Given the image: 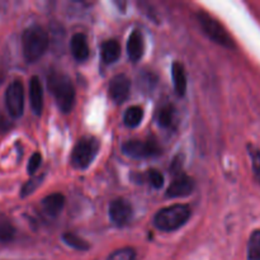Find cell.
<instances>
[{
  "mask_svg": "<svg viewBox=\"0 0 260 260\" xmlns=\"http://www.w3.org/2000/svg\"><path fill=\"white\" fill-rule=\"evenodd\" d=\"M47 86L55 98L58 108L68 113L75 104V86L68 75L53 71L47 76Z\"/></svg>",
  "mask_w": 260,
  "mask_h": 260,
  "instance_id": "6da1fadb",
  "label": "cell"
},
{
  "mask_svg": "<svg viewBox=\"0 0 260 260\" xmlns=\"http://www.w3.org/2000/svg\"><path fill=\"white\" fill-rule=\"evenodd\" d=\"M48 35L41 25H30L23 32V55L27 62L40 60L48 48Z\"/></svg>",
  "mask_w": 260,
  "mask_h": 260,
  "instance_id": "7a4b0ae2",
  "label": "cell"
},
{
  "mask_svg": "<svg viewBox=\"0 0 260 260\" xmlns=\"http://www.w3.org/2000/svg\"><path fill=\"white\" fill-rule=\"evenodd\" d=\"M190 217V208L187 205H173L160 210L155 215L154 223L159 230L169 233L185 225Z\"/></svg>",
  "mask_w": 260,
  "mask_h": 260,
  "instance_id": "3957f363",
  "label": "cell"
},
{
  "mask_svg": "<svg viewBox=\"0 0 260 260\" xmlns=\"http://www.w3.org/2000/svg\"><path fill=\"white\" fill-rule=\"evenodd\" d=\"M197 19L201 27H202L203 32L207 35V37L211 41L222 46V47L235 48V42H234L233 37L229 35L225 27L217 19H215L212 15H210L206 12H200L197 14Z\"/></svg>",
  "mask_w": 260,
  "mask_h": 260,
  "instance_id": "277c9868",
  "label": "cell"
},
{
  "mask_svg": "<svg viewBox=\"0 0 260 260\" xmlns=\"http://www.w3.org/2000/svg\"><path fill=\"white\" fill-rule=\"evenodd\" d=\"M99 151V141L94 137H83L71 152V164L76 169H86Z\"/></svg>",
  "mask_w": 260,
  "mask_h": 260,
  "instance_id": "5b68a950",
  "label": "cell"
},
{
  "mask_svg": "<svg viewBox=\"0 0 260 260\" xmlns=\"http://www.w3.org/2000/svg\"><path fill=\"white\" fill-rule=\"evenodd\" d=\"M122 151L124 155L134 159H147V157L159 156L161 154V147L156 144V141H140V140H131L126 141L122 146Z\"/></svg>",
  "mask_w": 260,
  "mask_h": 260,
  "instance_id": "8992f818",
  "label": "cell"
},
{
  "mask_svg": "<svg viewBox=\"0 0 260 260\" xmlns=\"http://www.w3.org/2000/svg\"><path fill=\"white\" fill-rule=\"evenodd\" d=\"M5 106L12 117L18 118L24 111V86L22 81L15 80L9 84L5 91Z\"/></svg>",
  "mask_w": 260,
  "mask_h": 260,
  "instance_id": "52a82bcc",
  "label": "cell"
},
{
  "mask_svg": "<svg viewBox=\"0 0 260 260\" xmlns=\"http://www.w3.org/2000/svg\"><path fill=\"white\" fill-rule=\"evenodd\" d=\"M132 206L123 198H117L109 206V217L117 226H124L132 218Z\"/></svg>",
  "mask_w": 260,
  "mask_h": 260,
  "instance_id": "ba28073f",
  "label": "cell"
},
{
  "mask_svg": "<svg viewBox=\"0 0 260 260\" xmlns=\"http://www.w3.org/2000/svg\"><path fill=\"white\" fill-rule=\"evenodd\" d=\"M129 89H131V81H129V79L124 74H119V75H116L114 78H112L111 83H109V96H111L113 102L121 104L123 102H126V99L128 98Z\"/></svg>",
  "mask_w": 260,
  "mask_h": 260,
  "instance_id": "9c48e42d",
  "label": "cell"
},
{
  "mask_svg": "<svg viewBox=\"0 0 260 260\" xmlns=\"http://www.w3.org/2000/svg\"><path fill=\"white\" fill-rule=\"evenodd\" d=\"M194 180L190 177L185 174H179L169 188L167 189V197L169 198H179V197H187L190 193L194 190Z\"/></svg>",
  "mask_w": 260,
  "mask_h": 260,
  "instance_id": "30bf717a",
  "label": "cell"
},
{
  "mask_svg": "<svg viewBox=\"0 0 260 260\" xmlns=\"http://www.w3.org/2000/svg\"><path fill=\"white\" fill-rule=\"evenodd\" d=\"M145 42L140 30H134L129 35L128 41H127V53H128L129 60L137 62L140 58L144 56Z\"/></svg>",
  "mask_w": 260,
  "mask_h": 260,
  "instance_id": "8fae6325",
  "label": "cell"
},
{
  "mask_svg": "<svg viewBox=\"0 0 260 260\" xmlns=\"http://www.w3.org/2000/svg\"><path fill=\"white\" fill-rule=\"evenodd\" d=\"M29 101L33 112L41 114L43 108V88L37 76H33L29 81Z\"/></svg>",
  "mask_w": 260,
  "mask_h": 260,
  "instance_id": "7c38bea8",
  "label": "cell"
},
{
  "mask_svg": "<svg viewBox=\"0 0 260 260\" xmlns=\"http://www.w3.org/2000/svg\"><path fill=\"white\" fill-rule=\"evenodd\" d=\"M70 48L75 60L80 61V62H83L89 57L88 41H86V36L84 33H75L71 37Z\"/></svg>",
  "mask_w": 260,
  "mask_h": 260,
  "instance_id": "4fadbf2b",
  "label": "cell"
},
{
  "mask_svg": "<svg viewBox=\"0 0 260 260\" xmlns=\"http://www.w3.org/2000/svg\"><path fill=\"white\" fill-rule=\"evenodd\" d=\"M65 206V197L61 193H53L43 198L42 207L48 216H57Z\"/></svg>",
  "mask_w": 260,
  "mask_h": 260,
  "instance_id": "5bb4252c",
  "label": "cell"
},
{
  "mask_svg": "<svg viewBox=\"0 0 260 260\" xmlns=\"http://www.w3.org/2000/svg\"><path fill=\"white\" fill-rule=\"evenodd\" d=\"M172 78L174 81V88L178 95L183 96L187 91V75L184 66L180 62H174L172 65Z\"/></svg>",
  "mask_w": 260,
  "mask_h": 260,
  "instance_id": "9a60e30c",
  "label": "cell"
},
{
  "mask_svg": "<svg viewBox=\"0 0 260 260\" xmlns=\"http://www.w3.org/2000/svg\"><path fill=\"white\" fill-rule=\"evenodd\" d=\"M102 60L106 63H113L121 56V46L116 40H108L102 45Z\"/></svg>",
  "mask_w": 260,
  "mask_h": 260,
  "instance_id": "2e32d148",
  "label": "cell"
},
{
  "mask_svg": "<svg viewBox=\"0 0 260 260\" xmlns=\"http://www.w3.org/2000/svg\"><path fill=\"white\" fill-rule=\"evenodd\" d=\"M157 122L164 128H170L175 123V108L172 104H168L160 108L157 114Z\"/></svg>",
  "mask_w": 260,
  "mask_h": 260,
  "instance_id": "e0dca14e",
  "label": "cell"
},
{
  "mask_svg": "<svg viewBox=\"0 0 260 260\" xmlns=\"http://www.w3.org/2000/svg\"><path fill=\"white\" fill-rule=\"evenodd\" d=\"M142 118H144V111H142L141 107L134 106V107H129V108L127 109L126 113H124L123 121L127 127L134 128V127H137L140 123H141Z\"/></svg>",
  "mask_w": 260,
  "mask_h": 260,
  "instance_id": "ac0fdd59",
  "label": "cell"
},
{
  "mask_svg": "<svg viewBox=\"0 0 260 260\" xmlns=\"http://www.w3.org/2000/svg\"><path fill=\"white\" fill-rule=\"evenodd\" d=\"M248 260H260V230L253 231L249 238Z\"/></svg>",
  "mask_w": 260,
  "mask_h": 260,
  "instance_id": "d6986e66",
  "label": "cell"
},
{
  "mask_svg": "<svg viewBox=\"0 0 260 260\" xmlns=\"http://www.w3.org/2000/svg\"><path fill=\"white\" fill-rule=\"evenodd\" d=\"M248 151L249 156L251 159V168H253V174L254 179L260 185V149L259 147L254 146V145H248Z\"/></svg>",
  "mask_w": 260,
  "mask_h": 260,
  "instance_id": "ffe728a7",
  "label": "cell"
},
{
  "mask_svg": "<svg viewBox=\"0 0 260 260\" xmlns=\"http://www.w3.org/2000/svg\"><path fill=\"white\" fill-rule=\"evenodd\" d=\"M15 235V229L5 217L0 216V241L7 243L10 241Z\"/></svg>",
  "mask_w": 260,
  "mask_h": 260,
  "instance_id": "44dd1931",
  "label": "cell"
},
{
  "mask_svg": "<svg viewBox=\"0 0 260 260\" xmlns=\"http://www.w3.org/2000/svg\"><path fill=\"white\" fill-rule=\"evenodd\" d=\"M62 240L68 244L71 248L76 249V250H88L89 244L86 241H84L83 239L76 236L73 233H65L62 235Z\"/></svg>",
  "mask_w": 260,
  "mask_h": 260,
  "instance_id": "7402d4cb",
  "label": "cell"
},
{
  "mask_svg": "<svg viewBox=\"0 0 260 260\" xmlns=\"http://www.w3.org/2000/svg\"><path fill=\"white\" fill-rule=\"evenodd\" d=\"M136 259V251L132 248H122L113 251L107 260H135Z\"/></svg>",
  "mask_w": 260,
  "mask_h": 260,
  "instance_id": "603a6c76",
  "label": "cell"
},
{
  "mask_svg": "<svg viewBox=\"0 0 260 260\" xmlns=\"http://www.w3.org/2000/svg\"><path fill=\"white\" fill-rule=\"evenodd\" d=\"M147 179H149L150 184L156 188V189L161 188L162 184H164V175L156 169H150L147 172Z\"/></svg>",
  "mask_w": 260,
  "mask_h": 260,
  "instance_id": "cb8c5ba5",
  "label": "cell"
},
{
  "mask_svg": "<svg viewBox=\"0 0 260 260\" xmlns=\"http://www.w3.org/2000/svg\"><path fill=\"white\" fill-rule=\"evenodd\" d=\"M41 162H42V156H41L40 152H35V154L30 156L29 162H28V173H29V174H35L38 170V168H40Z\"/></svg>",
  "mask_w": 260,
  "mask_h": 260,
  "instance_id": "d4e9b609",
  "label": "cell"
},
{
  "mask_svg": "<svg viewBox=\"0 0 260 260\" xmlns=\"http://www.w3.org/2000/svg\"><path fill=\"white\" fill-rule=\"evenodd\" d=\"M40 180H41V178L37 177V178H33V179H30L29 182L25 183V185L23 187V189H22L23 197L27 194H30V193H32L36 188H37V185L40 184Z\"/></svg>",
  "mask_w": 260,
  "mask_h": 260,
  "instance_id": "484cf974",
  "label": "cell"
},
{
  "mask_svg": "<svg viewBox=\"0 0 260 260\" xmlns=\"http://www.w3.org/2000/svg\"><path fill=\"white\" fill-rule=\"evenodd\" d=\"M4 79V75L2 74V71H0V83H2V80Z\"/></svg>",
  "mask_w": 260,
  "mask_h": 260,
  "instance_id": "4316f807",
  "label": "cell"
}]
</instances>
